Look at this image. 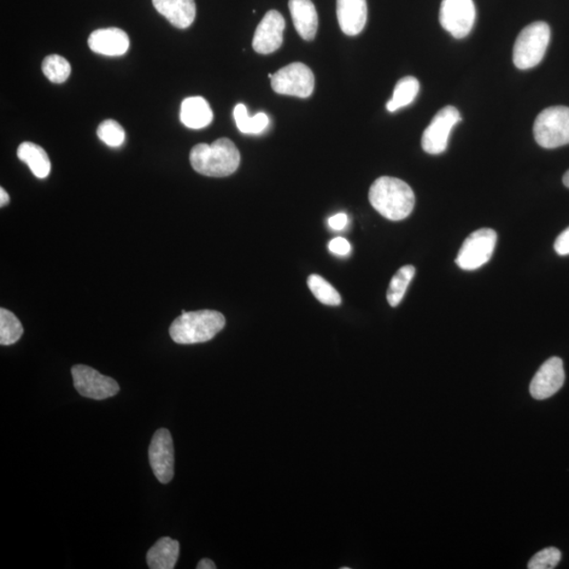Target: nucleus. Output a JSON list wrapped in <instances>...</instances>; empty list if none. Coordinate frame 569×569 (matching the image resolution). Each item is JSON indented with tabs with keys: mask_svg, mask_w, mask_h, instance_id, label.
I'll return each mask as SVG.
<instances>
[{
	"mask_svg": "<svg viewBox=\"0 0 569 569\" xmlns=\"http://www.w3.org/2000/svg\"><path fill=\"white\" fill-rule=\"evenodd\" d=\"M369 201L378 213L390 221L408 218L414 208V193L405 181L382 176L369 190Z\"/></svg>",
	"mask_w": 569,
	"mask_h": 569,
	"instance_id": "f257e3e1",
	"label": "nucleus"
},
{
	"mask_svg": "<svg viewBox=\"0 0 569 569\" xmlns=\"http://www.w3.org/2000/svg\"><path fill=\"white\" fill-rule=\"evenodd\" d=\"M190 163L199 174L210 178H225L237 172L240 155L229 138H220L213 144H199L190 152Z\"/></svg>",
	"mask_w": 569,
	"mask_h": 569,
	"instance_id": "f03ea898",
	"label": "nucleus"
},
{
	"mask_svg": "<svg viewBox=\"0 0 569 569\" xmlns=\"http://www.w3.org/2000/svg\"><path fill=\"white\" fill-rule=\"evenodd\" d=\"M225 316L214 310H183L170 327V337L175 343L191 345L206 343L224 330Z\"/></svg>",
	"mask_w": 569,
	"mask_h": 569,
	"instance_id": "7ed1b4c3",
	"label": "nucleus"
},
{
	"mask_svg": "<svg viewBox=\"0 0 569 569\" xmlns=\"http://www.w3.org/2000/svg\"><path fill=\"white\" fill-rule=\"evenodd\" d=\"M550 42V28L547 22L536 21L521 31L514 46V63L528 70L542 62Z\"/></svg>",
	"mask_w": 569,
	"mask_h": 569,
	"instance_id": "20e7f679",
	"label": "nucleus"
},
{
	"mask_svg": "<svg viewBox=\"0 0 569 569\" xmlns=\"http://www.w3.org/2000/svg\"><path fill=\"white\" fill-rule=\"evenodd\" d=\"M533 135L538 145L545 149H555L569 144V108L555 105L542 111L533 125Z\"/></svg>",
	"mask_w": 569,
	"mask_h": 569,
	"instance_id": "39448f33",
	"label": "nucleus"
},
{
	"mask_svg": "<svg viewBox=\"0 0 569 569\" xmlns=\"http://www.w3.org/2000/svg\"><path fill=\"white\" fill-rule=\"evenodd\" d=\"M497 239V232L490 228L473 232L457 254L456 265L463 270H476L484 266L494 255Z\"/></svg>",
	"mask_w": 569,
	"mask_h": 569,
	"instance_id": "423d86ee",
	"label": "nucleus"
},
{
	"mask_svg": "<svg viewBox=\"0 0 569 569\" xmlns=\"http://www.w3.org/2000/svg\"><path fill=\"white\" fill-rule=\"evenodd\" d=\"M314 75L302 63H293L273 74L272 86L274 92L283 96L307 98L314 90Z\"/></svg>",
	"mask_w": 569,
	"mask_h": 569,
	"instance_id": "0eeeda50",
	"label": "nucleus"
},
{
	"mask_svg": "<svg viewBox=\"0 0 569 569\" xmlns=\"http://www.w3.org/2000/svg\"><path fill=\"white\" fill-rule=\"evenodd\" d=\"M459 110L453 105H446L433 117L431 125L426 128L422 146L428 155H438L448 149L451 130L461 121Z\"/></svg>",
	"mask_w": 569,
	"mask_h": 569,
	"instance_id": "6e6552de",
	"label": "nucleus"
},
{
	"mask_svg": "<svg viewBox=\"0 0 569 569\" xmlns=\"http://www.w3.org/2000/svg\"><path fill=\"white\" fill-rule=\"evenodd\" d=\"M71 373L75 389L85 397L101 401L120 392V385L114 379L105 377L92 367L75 365Z\"/></svg>",
	"mask_w": 569,
	"mask_h": 569,
	"instance_id": "1a4fd4ad",
	"label": "nucleus"
},
{
	"mask_svg": "<svg viewBox=\"0 0 569 569\" xmlns=\"http://www.w3.org/2000/svg\"><path fill=\"white\" fill-rule=\"evenodd\" d=\"M476 21V7L473 0H443L439 22L444 30L461 39L472 32Z\"/></svg>",
	"mask_w": 569,
	"mask_h": 569,
	"instance_id": "9d476101",
	"label": "nucleus"
},
{
	"mask_svg": "<svg viewBox=\"0 0 569 569\" xmlns=\"http://www.w3.org/2000/svg\"><path fill=\"white\" fill-rule=\"evenodd\" d=\"M149 461L155 476L163 484L174 477V446L172 433L166 428L155 431L149 448Z\"/></svg>",
	"mask_w": 569,
	"mask_h": 569,
	"instance_id": "9b49d317",
	"label": "nucleus"
},
{
	"mask_svg": "<svg viewBox=\"0 0 569 569\" xmlns=\"http://www.w3.org/2000/svg\"><path fill=\"white\" fill-rule=\"evenodd\" d=\"M565 382V366L560 357H550L533 377L530 392L536 400H545L558 392Z\"/></svg>",
	"mask_w": 569,
	"mask_h": 569,
	"instance_id": "f8f14e48",
	"label": "nucleus"
},
{
	"mask_svg": "<svg viewBox=\"0 0 569 569\" xmlns=\"http://www.w3.org/2000/svg\"><path fill=\"white\" fill-rule=\"evenodd\" d=\"M286 22L280 12L272 10L257 26L252 46L260 54H272L279 50L284 42Z\"/></svg>",
	"mask_w": 569,
	"mask_h": 569,
	"instance_id": "ddd939ff",
	"label": "nucleus"
},
{
	"mask_svg": "<svg viewBox=\"0 0 569 569\" xmlns=\"http://www.w3.org/2000/svg\"><path fill=\"white\" fill-rule=\"evenodd\" d=\"M88 45L93 52L105 56L124 55L130 46V39L119 28L99 29L91 33Z\"/></svg>",
	"mask_w": 569,
	"mask_h": 569,
	"instance_id": "4468645a",
	"label": "nucleus"
},
{
	"mask_svg": "<svg viewBox=\"0 0 569 569\" xmlns=\"http://www.w3.org/2000/svg\"><path fill=\"white\" fill-rule=\"evenodd\" d=\"M366 0H337V15L341 30L348 37L360 34L367 22Z\"/></svg>",
	"mask_w": 569,
	"mask_h": 569,
	"instance_id": "2eb2a0df",
	"label": "nucleus"
},
{
	"mask_svg": "<svg viewBox=\"0 0 569 569\" xmlns=\"http://www.w3.org/2000/svg\"><path fill=\"white\" fill-rule=\"evenodd\" d=\"M158 13L165 16L172 26L189 28L196 20L195 0H152Z\"/></svg>",
	"mask_w": 569,
	"mask_h": 569,
	"instance_id": "dca6fc26",
	"label": "nucleus"
},
{
	"mask_svg": "<svg viewBox=\"0 0 569 569\" xmlns=\"http://www.w3.org/2000/svg\"><path fill=\"white\" fill-rule=\"evenodd\" d=\"M289 9L293 23L300 37L314 40L318 32L319 16L311 0H290Z\"/></svg>",
	"mask_w": 569,
	"mask_h": 569,
	"instance_id": "f3484780",
	"label": "nucleus"
},
{
	"mask_svg": "<svg viewBox=\"0 0 569 569\" xmlns=\"http://www.w3.org/2000/svg\"><path fill=\"white\" fill-rule=\"evenodd\" d=\"M180 121L187 128L203 129L213 121V113L209 103L201 96L184 99L180 105Z\"/></svg>",
	"mask_w": 569,
	"mask_h": 569,
	"instance_id": "a211bd4d",
	"label": "nucleus"
},
{
	"mask_svg": "<svg viewBox=\"0 0 569 569\" xmlns=\"http://www.w3.org/2000/svg\"><path fill=\"white\" fill-rule=\"evenodd\" d=\"M180 556V543L172 538H162L146 553L151 569H173Z\"/></svg>",
	"mask_w": 569,
	"mask_h": 569,
	"instance_id": "6ab92c4d",
	"label": "nucleus"
},
{
	"mask_svg": "<svg viewBox=\"0 0 569 569\" xmlns=\"http://www.w3.org/2000/svg\"><path fill=\"white\" fill-rule=\"evenodd\" d=\"M17 155L21 162L27 163L37 178H48L51 172V162L42 146L29 142L22 143L17 150Z\"/></svg>",
	"mask_w": 569,
	"mask_h": 569,
	"instance_id": "aec40b11",
	"label": "nucleus"
},
{
	"mask_svg": "<svg viewBox=\"0 0 569 569\" xmlns=\"http://www.w3.org/2000/svg\"><path fill=\"white\" fill-rule=\"evenodd\" d=\"M419 91V80L413 78V76H407V78L398 80L395 88L394 96L387 103V110L389 113H396L398 109L407 107L418 96Z\"/></svg>",
	"mask_w": 569,
	"mask_h": 569,
	"instance_id": "412c9836",
	"label": "nucleus"
},
{
	"mask_svg": "<svg viewBox=\"0 0 569 569\" xmlns=\"http://www.w3.org/2000/svg\"><path fill=\"white\" fill-rule=\"evenodd\" d=\"M233 116L238 130L244 134H261L266 130L270 122L266 113H260L250 117L247 108L243 104L237 105Z\"/></svg>",
	"mask_w": 569,
	"mask_h": 569,
	"instance_id": "4be33fe9",
	"label": "nucleus"
},
{
	"mask_svg": "<svg viewBox=\"0 0 569 569\" xmlns=\"http://www.w3.org/2000/svg\"><path fill=\"white\" fill-rule=\"evenodd\" d=\"M414 274L415 268L408 265L398 269L394 278L391 279L389 291H387V301L391 307H397L402 302Z\"/></svg>",
	"mask_w": 569,
	"mask_h": 569,
	"instance_id": "5701e85b",
	"label": "nucleus"
},
{
	"mask_svg": "<svg viewBox=\"0 0 569 569\" xmlns=\"http://www.w3.org/2000/svg\"><path fill=\"white\" fill-rule=\"evenodd\" d=\"M23 333L21 322L11 311L0 309V344L13 345L20 341Z\"/></svg>",
	"mask_w": 569,
	"mask_h": 569,
	"instance_id": "b1692460",
	"label": "nucleus"
},
{
	"mask_svg": "<svg viewBox=\"0 0 569 569\" xmlns=\"http://www.w3.org/2000/svg\"><path fill=\"white\" fill-rule=\"evenodd\" d=\"M308 287L322 304L328 305V306H339V305H341L342 298L339 293L320 275H310Z\"/></svg>",
	"mask_w": 569,
	"mask_h": 569,
	"instance_id": "393cba45",
	"label": "nucleus"
},
{
	"mask_svg": "<svg viewBox=\"0 0 569 569\" xmlns=\"http://www.w3.org/2000/svg\"><path fill=\"white\" fill-rule=\"evenodd\" d=\"M43 72L52 83L63 84L71 74V66L66 58L53 54L46 56L42 64Z\"/></svg>",
	"mask_w": 569,
	"mask_h": 569,
	"instance_id": "a878e982",
	"label": "nucleus"
},
{
	"mask_svg": "<svg viewBox=\"0 0 569 569\" xmlns=\"http://www.w3.org/2000/svg\"><path fill=\"white\" fill-rule=\"evenodd\" d=\"M97 137L105 145L117 148L125 142V130L119 122L108 120L102 122L97 129Z\"/></svg>",
	"mask_w": 569,
	"mask_h": 569,
	"instance_id": "bb28decb",
	"label": "nucleus"
},
{
	"mask_svg": "<svg viewBox=\"0 0 569 569\" xmlns=\"http://www.w3.org/2000/svg\"><path fill=\"white\" fill-rule=\"evenodd\" d=\"M562 558L561 551L556 548H544L539 551L528 562L530 569H553L559 565Z\"/></svg>",
	"mask_w": 569,
	"mask_h": 569,
	"instance_id": "cd10ccee",
	"label": "nucleus"
},
{
	"mask_svg": "<svg viewBox=\"0 0 569 569\" xmlns=\"http://www.w3.org/2000/svg\"><path fill=\"white\" fill-rule=\"evenodd\" d=\"M328 247H330V250L333 255H337L339 256L347 255L351 251L350 243L344 238H333Z\"/></svg>",
	"mask_w": 569,
	"mask_h": 569,
	"instance_id": "c85d7f7f",
	"label": "nucleus"
},
{
	"mask_svg": "<svg viewBox=\"0 0 569 569\" xmlns=\"http://www.w3.org/2000/svg\"><path fill=\"white\" fill-rule=\"evenodd\" d=\"M555 250L559 255H569V227L556 239Z\"/></svg>",
	"mask_w": 569,
	"mask_h": 569,
	"instance_id": "c756f323",
	"label": "nucleus"
},
{
	"mask_svg": "<svg viewBox=\"0 0 569 569\" xmlns=\"http://www.w3.org/2000/svg\"><path fill=\"white\" fill-rule=\"evenodd\" d=\"M348 224V216L345 213H338L331 216L328 220V225L333 229V230L341 231Z\"/></svg>",
	"mask_w": 569,
	"mask_h": 569,
	"instance_id": "7c9ffc66",
	"label": "nucleus"
},
{
	"mask_svg": "<svg viewBox=\"0 0 569 569\" xmlns=\"http://www.w3.org/2000/svg\"><path fill=\"white\" fill-rule=\"evenodd\" d=\"M197 568V569H215L216 565L213 561H211L210 559L206 558V559H203L199 561Z\"/></svg>",
	"mask_w": 569,
	"mask_h": 569,
	"instance_id": "2f4dec72",
	"label": "nucleus"
},
{
	"mask_svg": "<svg viewBox=\"0 0 569 569\" xmlns=\"http://www.w3.org/2000/svg\"><path fill=\"white\" fill-rule=\"evenodd\" d=\"M9 202L10 197L7 191H5L4 188H2V189H0V206H5V205H8Z\"/></svg>",
	"mask_w": 569,
	"mask_h": 569,
	"instance_id": "473e14b6",
	"label": "nucleus"
},
{
	"mask_svg": "<svg viewBox=\"0 0 569 569\" xmlns=\"http://www.w3.org/2000/svg\"><path fill=\"white\" fill-rule=\"evenodd\" d=\"M563 184H565V187L569 188V170L565 174V176H563Z\"/></svg>",
	"mask_w": 569,
	"mask_h": 569,
	"instance_id": "72a5a7b5",
	"label": "nucleus"
}]
</instances>
